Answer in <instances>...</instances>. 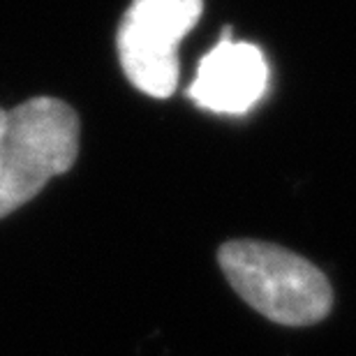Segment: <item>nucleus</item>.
<instances>
[{"mask_svg": "<svg viewBox=\"0 0 356 356\" xmlns=\"http://www.w3.org/2000/svg\"><path fill=\"white\" fill-rule=\"evenodd\" d=\"M79 153V118L56 97L0 106V218L65 174Z\"/></svg>", "mask_w": 356, "mask_h": 356, "instance_id": "obj_1", "label": "nucleus"}, {"mask_svg": "<svg viewBox=\"0 0 356 356\" xmlns=\"http://www.w3.org/2000/svg\"><path fill=\"white\" fill-rule=\"evenodd\" d=\"M218 259L241 298L270 322L308 326L329 315L331 284L308 259L261 241H229Z\"/></svg>", "mask_w": 356, "mask_h": 356, "instance_id": "obj_2", "label": "nucleus"}, {"mask_svg": "<svg viewBox=\"0 0 356 356\" xmlns=\"http://www.w3.org/2000/svg\"><path fill=\"white\" fill-rule=\"evenodd\" d=\"M204 0H132L118 28V58L134 88L165 99L178 86V44Z\"/></svg>", "mask_w": 356, "mask_h": 356, "instance_id": "obj_3", "label": "nucleus"}, {"mask_svg": "<svg viewBox=\"0 0 356 356\" xmlns=\"http://www.w3.org/2000/svg\"><path fill=\"white\" fill-rule=\"evenodd\" d=\"M268 86V63L259 47L234 42L229 31L204 56L188 95L202 109L216 113L250 111Z\"/></svg>", "mask_w": 356, "mask_h": 356, "instance_id": "obj_4", "label": "nucleus"}]
</instances>
